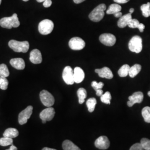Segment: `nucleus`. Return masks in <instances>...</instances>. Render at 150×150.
<instances>
[{
  "label": "nucleus",
  "instance_id": "473e14b6",
  "mask_svg": "<svg viewBox=\"0 0 150 150\" xmlns=\"http://www.w3.org/2000/svg\"><path fill=\"white\" fill-rule=\"evenodd\" d=\"M91 86L94 88L95 91H96L98 89H102V87L104 86V84L102 82L98 83L96 81H93L91 83Z\"/></svg>",
  "mask_w": 150,
  "mask_h": 150
},
{
  "label": "nucleus",
  "instance_id": "c85d7f7f",
  "mask_svg": "<svg viewBox=\"0 0 150 150\" xmlns=\"http://www.w3.org/2000/svg\"><path fill=\"white\" fill-rule=\"evenodd\" d=\"M111 95L110 92L108 91L105 92L101 96V102L106 104L110 105L111 103Z\"/></svg>",
  "mask_w": 150,
  "mask_h": 150
},
{
  "label": "nucleus",
  "instance_id": "9b49d317",
  "mask_svg": "<svg viewBox=\"0 0 150 150\" xmlns=\"http://www.w3.org/2000/svg\"><path fill=\"white\" fill-rule=\"evenodd\" d=\"M99 40L101 43L107 46H112L116 42V38L111 33L102 34L100 36Z\"/></svg>",
  "mask_w": 150,
  "mask_h": 150
},
{
  "label": "nucleus",
  "instance_id": "4468645a",
  "mask_svg": "<svg viewBox=\"0 0 150 150\" xmlns=\"http://www.w3.org/2000/svg\"><path fill=\"white\" fill-rule=\"evenodd\" d=\"M30 60L34 64H40L42 61V57L41 52L38 49H34L30 53Z\"/></svg>",
  "mask_w": 150,
  "mask_h": 150
},
{
  "label": "nucleus",
  "instance_id": "412c9836",
  "mask_svg": "<svg viewBox=\"0 0 150 150\" xmlns=\"http://www.w3.org/2000/svg\"><path fill=\"white\" fill-rule=\"evenodd\" d=\"M141 70V66L139 64H135L130 67L129 75L131 78H134Z\"/></svg>",
  "mask_w": 150,
  "mask_h": 150
},
{
  "label": "nucleus",
  "instance_id": "a211bd4d",
  "mask_svg": "<svg viewBox=\"0 0 150 150\" xmlns=\"http://www.w3.org/2000/svg\"><path fill=\"white\" fill-rule=\"evenodd\" d=\"M132 15L129 13L126 15L122 16L118 20L117 25L120 28H124L128 25L129 21L132 19Z\"/></svg>",
  "mask_w": 150,
  "mask_h": 150
},
{
  "label": "nucleus",
  "instance_id": "ddd939ff",
  "mask_svg": "<svg viewBox=\"0 0 150 150\" xmlns=\"http://www.w3.org/2000/svg\"><path fill=\"white\" fill-rule=\"evenodd\" d=\"M110 145V141L105 136L99 137L95 142V146L100 150H106L109 147Z\"/></svg>",
  "mask_w": 150,
  "mask_h": 150
},
{
  "label": "nucleus",
  "instance_id": "09e8293b",
  "mask_svg": "<svg viewBox=\"0 0 150 150\" xmlns=\"http://www.w3.org/2000/svg\"><path fill=\"white\" fill-rule=\"evenodd\" d=\"M1 2H2V0H0V5H1Z\"/></svg>",
  "mask_w": 150,
  "mask_h": 150
},
{
  "label": "nucleus",
  "instance_id": "423d86ee",
  "mask_svg": "<svg viewBox=\"0 0 150 150\" xmlns=\"http://www.w3.org/2000/svg\"><path fill=\"white\" fill-rule=\"evenodd\" d=\"M41 101L44 106L51 107L54 103V98L51 93L46 90H42L40 93Z\"/></svg>",
  "mask_w": 150,
  "mask_h": 150
},
{
  "label": "nucleus",
  "instance_id": "a18cd8bd",
  "mask_svg": "<svg viewBox=\"0 0 150 150\" xmlns=\"http://www.w3.org/2000/svg\"><path fill=\"white\" fill-rule=\"evenodd\" d=\"M38 2H43L45 0H36Z\"/></svg>",
  "mask_w": 150,
  "mask_h": 150
},
{
  "label": "nucleus",
  "instance_id": "393cba45",
  "mask_svg": "<svg viewBox=\"0 0 150 150\" xmlns=\"http://www.w3.org/2000/svg\"><path fill=\"white\" fill-rule=\"evenodd\" d=\"M129 69H130V67L129 64H123V66L118 70V75L121 77H126L127 75H129Z\"/></svg>",
  "mask_w": 150,
  "mask_h": 150
},
{
  "label": "nucleus",
  "instance_id": "20e7f679",
  "mask_svg": "<svg viewBox=\"0 0 150 150\" xmlns=\"http://www.w3.org/2000/svg\"><path fill=\"white\" fill-rule=\"evenodd\" d=\"M129 50L133 52L139 54L142 49V40L139 36H134L132 38L129 43Z\"/></svg>",
  "mask_w": 150,
  "mask_h": 150
},
{
  "label": "nucleus",
  "instance_id": "72a5a7b5",
  "mask_svg": "<svg viewBox=\"0 0 150 150\" xmlns=\"http://www.w3.org/2000/svg\"><path fill=\"white\" fill-rule=\"evenodd\" d=\"M139 22L137 19H131L129 23H128V26L130 28H137L139 25Z\"/></svg>",
  "mask_w": 150,
  "mask_h": 150
},
{
  "label": "nucleus",
  "instance_id": "0eeeda50",
  "mask_svg": "<svg viewBox=\"0 0 150 150\" xmlns=\"http://www.w3.org/2000/svg\"><path fill=\"white\" fill-rule=\"evenodd\" d=\"M55 111L52 107H50L44 109L40 113V117L43 123H46L47 121H51L54 116Z\"/></svg>",
  "mask_w": 150,
  "mask_h": 150
},
{
  "label": "nucleus",
  "instance_id": "f8f14e48",
  "mask_svg": "<svg viewBox=\"0 0 150 150\" xmlns=\"http://www.w3.org/2000/svg\"><path fill=\"white\" fill-rule=\"evenodd\" d=\"M144 94L142 92L138 91L133 93L129 97V101L127 102L129 107H132L135 103H140L143 101Z\"/></svg>",
  "mask_w": 150,
  "mask_h": 150
},
{
  "label": "nucleus",
  "instance_id": "79ce46f5",
  "mask_svg": "<svg viewBox=\"0 0 150 150\" xmlns=\"http://www.w3.org/2000/svg\"><path fill=\"white\" fill-rule=\"evenodd\" d=\"M84 1H85V0H74V2H75V4H77L82 3V2H83Z\"/></svg>",
  "mask_w": 150,
  "mask_h": 150
},
{
  "label": "nucleus",
  "instance_id": "f03ea898",
  "mask_svg": "<svg viewBox=\"0 0 150 150\" xmlns=\"http://www.w3.org/2000/svg\"><path fill=\"white\" fill-rule=\"evenodd\" d=\"M8 46L15 52L23 53L27 52L30 47V45L28 41L20 42L14 40H12L9 41Z\"/></svg>",
  "mask_w": 150,
  "mask_h": 150
},
{
  "label": "nucleus",
  "instance_id": "dca6fc26",
  "mask_svg": "<svg viewBox=\"0 0 150 150\" xmlns=\"http://www.w3.org/2000/svg\"><path fill=\"white\" fill-rule=\"evenodd\" d=\"M74 81L76 83L82 82L85 79V73L83 70L79 67H76L74 70Z\"/></svg>",
  "mask_w": 150,
  "mask_h": 150
},
{
  "label": "nucleus",
  "instance_id": "f3484780",
  "mask_svg": "<svg viewBox=\"0 0 150 150\" xmlns=\"http://www.w3.org/2000/svg\"><path fill=\"white\" fill-rule=\"evenodd\" d=\"M10 63L13 67L17 70H23L25 67V62L21 58L12 59L10 60Z\"/></svg>",
  "mask_w": 150,
  "mask_h": 150
},
{
  "label": "nucleus",
  "instance_id": "ea45409f",
  "mask_svg": "<svg viewBox=\"0 0 150 150\" xmlns=\"http://www.w3.org/2000/svg\"><path fill=\"white\" fill-rule=\"evenodd\" d=\"M114 16H115V17L120 18L121 16H122V12H118L115 13V14H114Z\"/></svg>",
  "mask_w": 150,
  "mask_h": 150
},
{
  "label": "nucleus",
  "instance_id": "49530a36",
  "mask_svg": "<svg viewBox=\"0 0 150 150\" xmlns=\"http://www.w3.org/2000/svg\"><path fill=\"white\" fill-rule=\"evenodd\" d=\"M148 95L150 97V91H149V92H148Z\"/></svg>",
  "mask_w": 150,
  "mask_h": 150
},
{
  "label": "nucleus",
  "instance_id": "1a4fd4ad",
  "mask_svg": "<svg viewBox=\"0 0 150 150\" xmlns=\"http://www.w3.org/2000/svg\"><path fill=\"white\" fill-rule=\"evenodd\" d=\"M69 45L73 50H81L85 47L86 43L81 38L75 37L70 40Z\"/></svg>",
  "mask_w": 150,
  "mask_h": 150
},
{
  "label": "nucleus",
  "instance_id": "8fccbe9b",
  "mask_svg": "<svg viewBox=\"0 0 150 150\" xmlns=\"http://www.w3.org/2000/svg\"><path fill=\"white\" fill-rule=\"evenodd\" d=\"M127 1H129V0H127Z\"/></svg>",
  "mask_w": 150,
  "mask_h": 150
},
{
  "label": "nucleus",
  "instance_id": "7ed1b4c3",
  "mask_svg": "<svg viewBox=\"0 0 150 150\" xmlns=\"http://www.w3.org/2000/svg\"><path fill=\"white\" fill-rule=\"evenodd\" d=\"M106 9V6L103 4L97 6L89 15V18L93 22L100 21L105 16L104 11Z\"/></svg>",
  "mask_w": 150,
  "mask_h": 150
},
{
  "label": "nucleus",
  "instance_id": "4c0bfd02",
  "mask_svg": "<svg viewBox=\"0 0 150 150\" xmlns=\"http://www.w3.org/2000/svg\"><path fill=\"white\" fill-rule=\"evenodd\" d=\"M115 2L118 3V4H126L129 1L127 0H113Z\"/></svg>",
  "mask_w": 150,
  "mask_h": 150
},
{
  "label": "nucleus",
  "instance_id": "b1692460",
  "mask_svg": "<svg viewBox=\"0 0 150 150\" xmlns=\"http://www.w3.org/2000/svg\"><path fill=\"white\" fill-rule=\"evenodd\" d=\"M97 103L96 99L95 98H89L87 102H86V105L88 108V111L90 112H92L94 111L95 106Z\"/></svg>",
  "mask_w": 150,
  "mask_h": 150
},
{
  "label": "nucleus",
  "instance_id": "6e6552de",
  "mask_svg": "<svg viewBox=\"0 0 150 150\" xmlns=\"http://www.w3.org/2000/svg\"><path fill=\"white\" fill-rule=\"evenodd\" d=\"M62 78L64 82L67 85H71L75 83L74 71L70 66H66L64 67L62 73Z\"/></svg>",
  "mask_w": 150,
  "mask_h": 150
},
{
  "label": "nucleus",
  "instance_id": "cd10ccee",
  "mask_svg": "<svg viewBox=\"0 0 150 150\" xmlns=\"http://www.w3.org/2000/svg\"><path fill=\"white\" fill-rule=\"evenodd\" d=\"M10 75V72L7 66L5 64H0V77H7Z\"/></svg>",
  "mask_w": 150,
  "mask_h": 150
},
{
  "label": "nucleus",
  "instance_id": "a19ab883",
  "mask_svg": "<svg viewBox=\"0 0 150 150\" xmlns=\"http://www.w3.org/2000/svg\"><path fill=\"white\" fill-rule=\"evenodd\" d=\"M17 150V148L15 146H14V145H11V146H10V149H7V150Z\"/></svg>",
  "mask_w": 150,
  "mask_h": 150
},
{
  "label": "nucleus",
  "instance_id": "5701e85b",
  "mask_svg": "<svg viewBox=\"0 0 150 150\" xmlns=\"http://www.w3.org/2000/svg\"><path fill=\"white\" fill-rule=\"evenodd\" d=\"M77 93L79 97V103L82 104L85 102V100L87 97V92L86 90L83 88H80L78 90Z\"/></svg>",
  "mask_w": 150,
  "mask_h": 150
},
{
  "label": "nucleus",
  "instance_id": "4be33fe9",
  "mask_svg": "<svg viewBox=\"0 0 150 150\" xmlns=\"http://www.w3.org/2000/svg\"><path fill=\"white\" fill-rule=\"evenodd\" d=\"M122 9V7L120 5L116 4H113L109 6L108 9L106 11V13L108 15L115 14L118 12H120Z\"/></svg>",
  "mask_w": 150,
  "mask_h": 150
},
{
  "label": "nucleus",
  "instance_id": "2f4dec72",
  "mask_svg": "<svg viewBox=\"0 0 150 150\" xmlns=\"http://www.w3.org/2000/svg\"><path fill=\"white\" fill-rule=\"evenodd\" d=\"M8 85V81L5 77H0V88L3 90H7Z\"/></svg>",
  "mask_w": 150,
  "mask_h": 150
},
{
  "label": "nucleus",
  "instance_id": "39448f33",
  "mask_svg": "<svg viewBox=\"0 0 150 150\" xmlns=\"http://www.w3.org/2000/svg\"><path fill=\"white\" fill-rule=\"evenodd\" d=\"M54 27V22L51 20L48 19L43 20L38 25V31L43 35H47L52 32Z\"/></svg>",
  "mask_w": 150,
  "mask_h": 150
},
{
  "label": "nucleus",
  "instance_id": "c756f323",
  "mask_svg": "<svg viewBox=\"0 0 150 150\" xmlns=\"http://www.w3.org/2000/svg\"><path fill=\"white\" fill-rule=\"evenodd\" d=\"M13 144V139L8 137H4L0 139V146H7L8 145Z\"/></svg>",
  "mask_w": 150,
  "mask_h": 150
},
{
  "label": "nucleus",
  "instance_id": "c9c22d12",
  "mask_svg": "<svg viewBox=\"0 0 150 150\" xmlns=\"http://www.w3.org/2000/svg\"><path fill=\"white\" fill-rule=\"evenodd\" d=\"M51 5H52V1L51 0H45L43 2V6L46 8L50 7Z\"/></svg>",
  "mask_w": 150,
  "mask_h": 150
},
{
  "label": "nucleus",
  "instance_id": "f704fd0d",
  "mask_svg": "<svg viewBox=\"0 0 150 150\" xmlns=\"http://www.w3.org/2000/svg\"><path fill=\"white\" fill-rule=\"evenodd\" d=\"M129 150H144L141 143H136L132 145Z\"/></svg>",
  "mask_w": 150,
  "mask_h": 150
},
{
  "label": "nucleus",
  "instance_id": "de8ad7c7",
  "mask_svg": "<svg viewBox=\"0 0 150 150\" xmlns=\"http://www.w3.org/2000/svg\"><path fill=\"white\" fill-rule=\"evenodd\" d=\"M23 1H25V2H27V1H28V0H23Z\"/></svg>",
  "mask_w": 150,
  "mask_h": 150
},
{
  "label": "nucleus",
  "instance_id": "c03bdc74",
  "mask_svg": "<svg viewBox=\"0 0 150 150\" xmlns=\"http://www.w3.org/2000/svg\"><path fill=\"white\" fill-rule=\"evenodd\" d=\"M134 8H130V9H129V13L132 14V13L134 12Z\"/></svg>",
  "mask_w": 150,
  "mask_h": 150
},
{
  "label": "nucleus",
  "instance_id": "2eb2a0df",
  "mask_svg": "<svg viewBox=\"0 0 150 150\" xmlns=\"http://www.w3.org/2000/svg\"><path fill=\"white\" fill-rule=\"evenodd\" d=\"M95 72L97 74H98V76L101 78L111 79L113 77L112 71L107 67H104L101 69H96Z\"/></svg>",
  "mask_w": 150,
  "mask_h": 150
},
{
  "label": "nucleus",
  "instance_id": "f257e3e1",
  "mask_svg": "<svg viewBox=\"0 0 150 150\" xmlns=\"http://www.w3.org/2000/svg\"><path fill=\"white\" fill-rule=\"evenodd\" d=\"M20 25L18 18L16 13L11 17H6L0 20V26L3 28L11 29L12 27H18Z\"/></svg>",
  "mask_w": 150,
  "mask_h": 150
},
{
  "label": "nucleus",
  "instance_id": "e433bc0d",
  "mask_svg": "<svg viewBox=\"0 0 150 150\" xmlns=\"http://www.w3.org/2000/svg\"><path fill=\"white\" fill-rule=\"evenodd\" d=\"M137 28L139 29V31L141 32H144V29H145V25L143 24V23H139V26Z\"/></svg>",
  "mask_w": 150,
  "mask_h": 150
},
{
  "label": "nucleus",
  "instance_id": "37998d69",
  "mask_svg": "<svg viewBox=\"0 0 150 150\" xmlns=\"http://www.w3.org/2000/svg\"><path fill=\"white\" fill-rule=\"evenodd\" d=\"M42 150H56L54 149H51V148H48V147H44Z\"/></svg>",
  "mask_w": 150,
  "mask_h": 150
},
{
  "label": "nucleus",
  "instance_id": "9d476101",
  "mask_svg": "<svg viewBox=\"0 0 150 150\" xmlns=\"http://www.w3.org/2000/svg\"><path fill=\"white\" fill-rule=\"evenodd\" d=\"M33 111L32 106H28L24 110L19 113L18 122L20 125H24L27 123V121L30 118Z\"/></svg>",
  "mask_w": 150,
  "mask_h": 150
},
{
  "label": "nucleus",
  "instance_id": "7c9ffc66",
  "mask_svg": "<svg viewBox=\"0 0 150 150\" xmlns=\"http://www.w3.org/2000/svg\"><path fill=\"white\" fill-rule=\"evenodd\" d=\"M141 144L145 150H150V139L143 138L141 140Z\"/></svg>",
  "mask_w": 150,
  "mask_h": 150
},
{
  "label": "nucleus",
  "instance_id": "58836bf2",
  "mask_svg": "<svg viewBox=\"0 0 150 150\" xmlns=\"http://www.w3.org/2000/svg\"><path fill=\"white\" fill-rule=\"evenodd\" d=\"M96 95L98 96H101L103 95V91L102 90V89H98L96 90Z\"/></svg>",
  "mask_w": 150,
  "mask_h": 150
},
{
  "label": "nucleus",
  "instance_id": "6ab92c4d",
  "mask_svg": "<svg viewBox=\"0 0 150 150\" xmlns=\"http://www.w3.org/2000/svg\"><path fill=\"white\" fill-rule=\"evenodd\" d=\"M18 134L19 132L17 129L15 128H8L5 131L4 133L3 134V136L4 137H8L13 139V138H16V137H17Z\"/></svg>",
  "mask_w": 150,
  "mask_h": 150
},
{
  "label": "nucleus",
  "instance_id": "aec40b11",
  "mask_svg": "<svg viewBox=\"0 0 150 150\" xmlns=\"http://www.w3.org/2000/svg\"><path fill=\"white\" fill-rule=\"evenodd\" d=\"M62 148L64 150H81L80 149L75 145L70 140H65L62 144Z\"/></svg>",
  "mask_w": 150,
  "mask_h": 150
},
{
  "label": "nucleus",
  "instance_id": "a878e982",
  "mask_svg": "<svg viewBox=\"0 0 150 150\" xmlns=\"http://www.w3.org/2000/svg\"><path fill=\"white\" fill-rule=\"evenodd\" d=\"M142 115L146 122L150 123V107H144L142 110Z\"/></svg>",
  "mask_w": 150,
  "mask_h": 150
},
{
  "label": "nucleus",
  "instance_id": "bb28decb",
  "mask_svg": "<svg viewBox=\"0 0 150 150\" xmlns=\"http://www.w3.org/2000/svg\"><path fill=\"white\" fill-rule=\"evenodd\" d=\"M141 10L143 16L145 17H149L150 16V2H147L146 4L141 6Z\"/></svg>",
  "mask_w": 150,
  "mask_h": 150
}]
</instances>
